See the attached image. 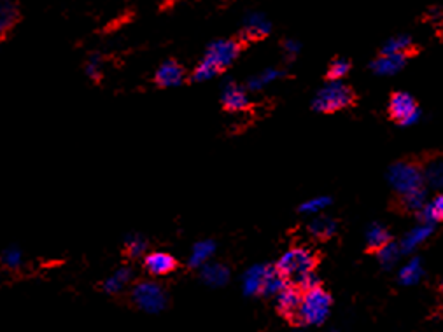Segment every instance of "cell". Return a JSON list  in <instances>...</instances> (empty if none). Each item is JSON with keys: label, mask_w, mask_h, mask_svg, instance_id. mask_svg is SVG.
Here are the masks:
<instances>
[{"label": "cell", "mask_w": 443, "mask_h": 332, "mask_svg": "<svg viewBox=\"0 0 443 332\" xmlns=\"http://www.w3.org/2000/svg\"><path fill=\"white\" fill-rule=\"evenodd\" d=\"M317 262H319V257L312 249H309V247H293L279 259L275 269L281 273V276L287 284L294 285L303 292L319 285L316 276Z\"/></svg>", "instance_id": "1"}, {"label": "cell", "mask_w": 443, "mask_h": 332, "mask_svg": "<svg viewBox=\"0 0 443 332\" xmlns=\"http://www.w3.org/2000/svg\"><path fill=\"white\" fill-rule=\"evenodd\" d=\"M329 308H332V296L319 285L303 291L297 326H319L329 315Z\"/></svg>", "instance_id": "2"}, {"label": "cell", "mask_w": 443, "mask_h": 332, "mask_svg": "<svg viewBox=\"0 0 443 332\" xmlns=\"http://www.w3.org/2000/svg\"><path fill=\"white\" fill-rule=\"evenodd\" d=\"M351 72V61L344 60V58H337L329 63L328 72H326V81H332V83H337L340 81L342 77H345Z\"/></svg>", "instance_id": "21"}, {"label": "cell", "mask_w": 443, "mask_h": 332, "mask_svg": "<svg viewBox=\"0 0 443 332\" xmlns=\"http://www.w3.org/2000/svg\"><path fill=\"white\" fill-rule=\"evenodd\" d=\"M302 304V291L294 285L287 284L277 294V311L281 313L287 322L293 326L298 323V311Z\"/></svg>", "instance_id": "8"}, {"label": "cell", "mask_w": 443, "mask_h": 332, "mask_svg": "<svg viewBox=\"0 0 443 332\" xmlns=\"http://www.w3.org/2000/svg\"><path fill=\"white\" fill-rule=\"evenodd\" d=\"M2 261L7 268H18V266L21 264V252H19L18 249H7L6 252H4Z\"/></svg>", "instance_id": "29"}, {"label": "cell", "mask_w": 443, "mask_h": 332, "mask_svg": "<svg viewBox=\"0 0 443 332\" xmlns=\"http://www.w3.org/2000/svg\"><path fill=\"white\" fill-rule=\"evenodd\" d=\"M221 102H223L224 110L242 112L249 109V98L246 91L240 86H237V84H230V86L224 88L223 100H221Z\"/></svg>", "instance_id": "13"}, {"label": "cell", "mask_w": 443, "mask_h": 332, "mask_svg": "<svg viewBox=\"0 0 443 332\" xmlns=\"http://www.w3.org/2000/svg\"><path fill=\"white\" fill-rule=\"evenodd\" d=\"M356 102L357 96L351 86L342 83H332L319 91L316 102H314V109L317 112H324V114H332V112L354 107Z\"/></svg>", "instance_id": "3"}, {"label": "cell", "mask_w": 443, "mask_h": 332, "mask_svg": "<svg viewBox=\"0 0 443 332\" xmlns=\"http://www.w3.org/2000/svg\"><path fill=\"white\" fill-rule=\"evenodd\" d=\"M398 256H399L398 247L392 245V243H389V245L384 247V249L379 252V259H380V262H382L384 266H392V264H394L396 259H398Z\"/></svg>", "instance_id": "27"}, {"label": "cell", "mask_w": 443, "mask_h": 332, "mask_svg": "<svg viewBox=\"0 0 443 332\" xmlns=\"http://www.w3.org/2000/svg\"><path fill=\"white\" fill-rule=\"evenodd\" d=\"M247 46V42L244 41L242 37L239 38H232V41H219L214 42V44L209 46L207 53H205L204 60L207 63H211L217 72H223L228 65L235 60L237 56L240 55L244 48Z\"/></svg>", "instance_id": "5"}, {"label": "cell", "mask_w": 443, "mask_h": 332, "mask_svg": "<svg viewBox=\"0 0 443 332\" xmlns=\"http://www.w3.org/2000/svg\"><path fill=\"white\" fill-rule=\"evenodd\" d=\"M421 275H422L421 264H419V261H414L402 271V281L405 285H412V284H415L419 278H421Z\"/></svg>", "instance_id": "26"}, {"label": "cell", "mask_w": 443, "mask_h": 332, "mask_svg": "<svg viewBox=\"0 0 443 332\" xmlns=\"http://www.w3.org/2000/svg\"><path fill=\"white\" fill-rule=\"evenodd\" d=\"M201 276H204V280L207 281L209 285L219 287V285L227 284L228 269L221 264H209L205 266L204 271H201Z\"/></svg>", "instance_id": "20"}, {"label": "cell", "mask_w": 443, "mask_h": 332, "mask_svg": "<svg viewBox=\"0 0 443 332\" xmlns=\"http://www.w3.org/2000/svg\"><path fill=\"white\" fill-rule=\"evenodd\" d=\"M131 276H134V273H131L130 268L116 269V271L104 281V291H106L107 294H118V292H121L123 289L130 284Z\"/></svg>", "instance_id": "14"}, {"label": "cell", "mask_w": 443, "mask_h": 332, "mask_svg": "<svg viewBox=\"0 0 443 332\" xmlns=\"http://www.w3.org/2000/svg\"><path fill=\"white\" fill-rule=\"evenodd\" d=\"M328 203V199H321V202H312V203H307L305 207H303V210H317V208L321 207V204H326Z\"/></svg>", "instance_id": "31"}, {"label": "cell", "mask_w": 443, "mask_h": 332, "mask_svg": "<svg viewBox=\"0 0 443 332\" xmlns=\"http://www.w3.org/2000/svg\"><path fill=\"white\" fill-rule=\"evenodd\" d=\"M287 285V281L281 276V273L275 268H265V276H263L262 294L265 296H277Z\"/></svg>", "instance_id": "15"}, {"label": "cell", "mask_w": 443, "mask_h": 332, "mask_svg": "<svg viewBox=\"0 0 443 332\" xmlns=\"http://www.w3.org/2000/svg\"><path fill=\"white\" fill-rule=\"evenodd\" d=\"M429 214H431V219H433V221L443 222V194L437 196V198H434V202L431 203Z\"/></svg>", "instance_id": "30"}, {"label": "cell", "mask_w": 443, "mask_h": 332, "mask_svg": "<svg viewBox=\"0 0 443 332\" xmlns=\"http://www.w3.org/2000/svg\"><path fill=\"white\" fill-rule=\"evenodd\" d=\"M426 194L424 189H414V191L407 192H398L396 199H392V208H394L398 214H415L422 208L424 204Z\"/></svg>", "instance_id": "10"}, {"label": "cell", "mask_w": 443, "mask_h": 332, "mask_svg": "<svg viewBox=\"0 0 443 332\" xmlns=\"http://www.w3.org/2000/svg\"><path fill=\"white\" fill-rule=\"evenodd\" d=\"M184 67L177 63L176 60H166L158 67L156 76H154V83L160 88H174L184 83Z\"/></svg>", "instance_id": "9"}, {"label": "cell", "mask_w": 443, "mask_h": 332, "mask_svg": "<svg viewBox=\"0 0 443 332\" xmlns=\"http://www.w3.org/2000/svg\"><path fill=\"white\" fill-rule=\"evenodd\" d=\"M333 229H335V224L329 219H317L310 226V233L316 238H319V240H328L333 234Z\"/></svg>", "instance_id": "23"}, {"label": "cell", "mask_w": 443, "mask_h": 332, "mask_svg": "<svg viewBox=\"0 0 443 332\" xmlns=\"http://www.w3.org/2000/svg\"><path fill=\"white\" fill-rule=\"evenodd\" d=\"M212 250H214L212 243H209V242L198 243L195 249H193L191 259H189V264H191V266L205 264V261H207V259L211 257Z\"/></svg>", "instance_id": "24"}, {"label": "cell", "mask_w": 443, "mask_h": 332, "mask_svg": "<svg viewBox=\"0 0 443 332\" xmlns=\"http://www.w3.org/2000/svg\"><path fill=\"white\" fill-rule=\"evenodd\" d=\"M407 56L403 55H380L379 60L373 63V71L379 74H392V72L399 71L405 65Z\"/></svg>", "instance_id": "17"}, {"label": "cell", "mask_w": 443, "mask_h": 332, "mask_svg": "<svg viewBox=\"0 0 443 332\" xmlns=\"http://www.w3.org/2000/svg\"><path fill=\"white\" fill-rule=\"evenodd\" d=\"M131 299L146 313H160L166 306V294L156 281H141L131 291Z\"/></svg>", "instance_id": "4"}, {"label": "cell", "mask_w": 443, "mask_h": 332, "mask_svg": "<svg viewBox=\"0 0 443 332\" xmlns=\"http://www.w3.org/2000/svg\"><path fill=\"white\" fill-rule=\"evenodd\" d=\"M18 19V7L13 0H0V37L11 30Z\"/></svg>", "instance_id": "16"}, {"label": "cell", "mask_w": 443, "mask_h": 332, "mask_svg": "<svg viewBox=\"0 0 443 332\" xmlns=\"http://www.w3.org/2000/svg\"><path fill=\"white\" fill-rule=\"evenodd\" d=\"M422 170L417 160H403L391 170V182L398 192L422 187Z\"/></svg>", "instance_id": "6"}, {"label": "cell", "mask_w": 443, "mask_h": 332, "mask_svg": "<svg viewBox=\"0 0 443 332\" xmlns=\"http://www.w3.org/2000/svg\"><path fill=\"white\" fill-rule=\"evenodd\" d=\"M391 243L389 231L380 226H373L368 233V252L379 254L380 250Z\"/></svg>", "instance_id": "19"}, {"label": "cell", "mask_w": 443, "mask_h": 332, "mask_svg": "<svg viewBox=\"0 0 443 332\" xmlns=\"http://www.w3.org/2000/svg\"><path fill=\"white\" fill-rule=\"evenodd\" d=\"M147 249V243L146 240H144L142 237H139V234H134V237H130L126 240V252L128 256L131 257H141L144 252H146Z\"/></svg>", "instance_id": "25"}, {"label": "cell", "mask_w": 443, "mask_h": 332, "mask_svg": "<svg viewBox=\"0 0 443 332\" xmlns=\"http://www.w3.org/2000/svg\"><path fill=\"white\" fill-rule=\"evenodd\" d=\"M417 51H419L417 46H414V42H412L408 37H403V38H394V41H391L389 44L382 49L380 55H403L408 58V56H414Z\"/></svg>", "instance_id": "18"}, {"label": "cell", "mask_w": 443, "mask_h": 332, "mask_svg": "<svg viewBox=\"0 0 443 332\" xmlns=\"http://www.w3.org/2000/svg\"><path fill=\"white\" fill-rule=\"evenodd\" d=\"M417 102L408 93H392L389 100V118L399 125H408L417 118Z\"/></svg>", "instance_id": "7"}, {"label": "cell", "mask_w": 443, "mask_h": 332, "mask_svg": "<svg viewBox=\"0 0 443 332\" xmlns=\"http://www.w3.org/2000/svg\"><path fill=\"white\" fill-rule=\"evenodd\" d=\"M263 276L265 268H252L246 275V292L247 294H262Z\"/></svg>", "instance_id": "22"}, {"label": "cell", "mask_w": 443, "mask_h": 332, "mask_svg": "<svg viewBox=\"0 0 443 332\" xmlns=\"http://www.w3.org/2000/svg\"><path fill=\"white\" fill-rule=\"evenodd\" d=\"M144 268L153 276H165L177 268V261L170 254L153 252L144 259Z\"/></svg>", "instance_id": "11"}, {"label": "cell", "mask_w": 443, "mask_h": 332, "mask_svg": "<svg viewBox=\"0 0 443 332\" xmlns=\"http://www.w3.org/2000/svg\"><path fill=\"white\" fill-rule=\"evenodd\" d=\"M86 76L89 79L93 81H99L102 77V63L96 56H91L86 63Z\"/></svg>", "instance_id": "28"}, {"label": "cell", "mask_w": 443, "mask_h": 332, "mask_svg": "<svg viewBox=\"0 0 443 332\" xmlns=\"http://www.w3.org/2000/svg\"><path fill=\"white\" fill-rule=\"evenodd\" d=\"M440 291H442V294H443V284H442V287H440Z\"/></svg>", "instance_id": "32"}, {"label": "cell", "mask_w": 443, "mask_h": 332, "mask_svg": "<svg viewBox=\"0 0 443 332\" xmlns=\"http://www.w3.org/2000/svg\"><path fill=\"white\" fill-rule=\"evenodd\" d=\"M419 163H421L422 179L433 187H443V154H431Z\"/></svg>", "instance_id": "12"}]
</instances>
